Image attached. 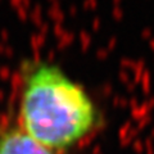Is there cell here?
<instances>
[{
	"label": "cell",
	"mask_w": 154,
	"mask_h": 154,
	"mask_svg": "<svg viewBox=\"0 0 154 154\" xmlns=\"http://www.w3.org/2000/svg\"><path fill=\"white\" fill-rule=\"evenodd\" d=\"M100 113L81 84L59 66L28 63L23 69L19 127L53 152L66 150L95 130Z\"/></svg>",
	"instance_id": "6da1fadb"
},
{
	"label": "cell",
	"mask_w": 154,
	"mask_h": 154,
	"mask_svg": "<svg viewBox=\"0 0 154 154\" xmlns=\"http://www.w3.org/2000/svg\"><path fill=\"white\" fill-rule=\"evenodd\" d=\"M0 154H55L21 130L11 126L0 131Z\"/></svg>",
	"instance_id": "7a4b0ae2"
}]
</instances>
